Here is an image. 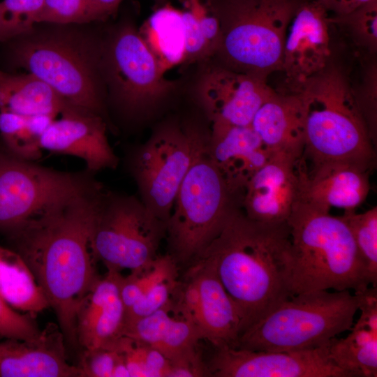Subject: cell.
Returning <instances> with one entry per match:
<instances>
[{
  "instance_id": "obj_1",
  "label": "cell",
  "mask_w": 377,
  "mask_h": 377,
  "mask_svg": "<svg viewBox=\"0 0 377 377\" xmlns=\"http://www.w3.org/2000/svg\"><path fill=\"white\" fill-rule=\"evenodd\" d=\"M103 186L95 180L53 203L5 237L29 267L54 310L68 353L80 349L78 306L100 277L90 248Z\"/></svg>"
},
{
  "instance_id": "obj_2",
  "label": "cell",
  "mask_w": 377,
  "mask_h": 377,
  "mask_svg": "<svg viewBox=\"0 0 377 377\" xmlns=\"http://www.w3.org/2000/svg\"><path fill=\"white\" fill-rule=\"evenodd\" d=\"M198 258L214 265L239 311L242 334L293 297L287 222H258L237 209Z\"/></svg>"
},
{
  "instance_id": "obj_3",
  "label": "cell",
  "mask_w": 377,
  "mask_h": 377,
  "mask_svg": "<svg viewBox=\"0 0 377 377\" xmlns=\"http://www.w3.org/2000/svg\"><path fill=\"white\" fill-rule=\"evenodd\" d=\"M290 232L291 291H362L369 287L351 232L341 216L298 200Z\"/></svg>"
},
{
  "instance_id": "obj_4",
  "label": "cell",
  "mask_w": 377,
  "mask_h": 377,
  "mask_svg": "<svg viewBox=\"0 0 377 377\" xmlns=\"http://www.w3.org/2000/svg\"><path fill=\"white\" fill-rule=\"evenodd\" d=\"M295 93L303 112V155L312 166L332 161L374 166V142L355 92L340 70L329 64Z\"/></svg>"
},
{
  "instance_id": "obj_5",
  "label": "cell",
  "mask_w": 377,
  "mask_h": 377,
  "mask_svg": "<svg viewBox=\"0 0 377 377\" xmlns=\"http://www.w3.org/2000/svg\"><path fill=\"white\" fill-rule=\"evenodd\" d=\"M359 305V294L348 290L295 295L246 330L236 348L289 351L320 346L351 329Z\"/></svg>"
},
{
  "instance_id": "obj_6",
  "label": "cell",
  "mask_w": 377,
  "mask_h": 377,
  "mask_svg": "<svg viewBox=\"0 0 377 377\" xmlns=\"http://www.w3.org/2000/svg\"><path fill=\"white\" fill-rule=\"evenodd\" d=\"M207 142L182 180L166 224L168 253L177 265L194 261L242 208V199L230 191L210 158Z\"/></svg>"
},
{
  "instance_id": "obj_7",
  "label": "cell",
  "mask_w": 377,
  "mask_h": 377,
  "mask_svg": "<svg viewBox=\"0 0 377 377\" xmlns=\"http://www.w3.org/2000/svg\"><path fill=\"white\" fill-rule=\"evenodd\" d=\"M221 22L216 52L236 71L266 80L282 68L288 23L299 0H209Z\"/></svg>"
},
{
  "instance_id": "obj_8",
  "label": "cell",
  "mask_w": 377,
  "mask_h": 377,
  "mask_svg": "<svg viewBox=\"0 0 377 377\" xmlns=\"http://www.w3.org/2000/svg\"><path fill=\"white\" fill-rule=\"evenodd\" d=\"M14 64L50 85L68 104L103 117L97 58L90 42L70 33H50L17 40Z\"/></svg>"
},
{
  "instance_id": "obj_9",
  "label": "cell",
  "mask_w": 377,
  "mask_h": 377,
  "mask_svg": "<svg viewBox=\"0 0 377 377\" xmlns=\"http://www.w3.org/2000/svg\"><path fill=\"white\" fill-rule=\"evenodd\" d=\"M166 223L135 196L103 189L90 236L96 262L108 269L140 271L158 256Z\"/></svg>"
},
{
  "instance_id": "obj_10",
  "label": "cell",
  "mask_w": 377,
  "mask_h": 377,
  "mask_svg": "<svg viewBox=\"0 0 377 377\" xmlns=\"http://www.w3.org/2000/svg\"><path fill=\"white\" fill-rule=\"evenodd\" d=\"M208 135L166 124L130 154L128 169L141 201L166 224L182 182Z\"/></svg>"
},
{
  "instance_id": "obj_11",
  "label": "cell",
  "mask_w": 377,
  "mask_h": 377,
  "mask_svg": "<svg viewBox=\"0 0 377 377\" xmlns=\"http://www.w3.org/2000/svg\"><path fill=\"white\" fill-rule=\"evenodd\" d=\"M94 173L61 171L0 147V234L13 233L64 197L91 184Z\"/></svg>"
},
{
  "instance_id": "obj_12",
  "label": "cell",
  "mask_w": 377,
  "mask_h": 377,
  "mask_svg": "<svg viewBox=\"0 0 377 377\" xmlns=\"http://www.w3.org/2000/svg\"><path fill=\"white\" fill-rule=\"evenodd\" d=\"M106 64L114 96L127 112L149 108L171 88L155 57L131 27H124L114 37Z\"/></svg>"
},
{
  "instance_id": "obj_13",
  "label": "cell",
  "mask_w": 377,
  "mask_h": 377,
  "mask_svg": "<svg viewBox=\"0 0 377 377\" xmlns=\"http://www.w3.org/2000/svg\"><path fill=\"white\" fill-rule=\"evenodd\" d=\"M330 341L316 348L289 351L214 348L207 363L209 376L350 377L332 360Z\"/></svg>"
},
{
  "instance_id": "obj_14",
  "label": "cell",
  "mask_w": 377,
  "mask_h": 377,
  "mask_svg": "<svg viewBox=\"0 0 377 377\" xmlns=\"http://www.w3.org/2000/svg\"><path fill=\"white\" fill-rule=\"evenodd\" d=\"M177 292L203 339L214 348H237L241 318L209 260L198 258L192 262Z\"/></svg>"
},
{
  "instance_id": "obj_15",
  "label": "cell",
  "mask_w": 377,
  "mask_h": 377,
  "mask_svg": "<svg viewBox=\"0 0 377 377\" xmlns=\"http://www.w3.org/2000/svg\"><path fill=\"white\" fill-rule=\"evenodd\" d=\"M328 13L317 0H299L288 23L281 71L292 84L293 93L329 64L331 21Z\"/></svg>"
},
{
  "instance_id": "obj_16",
  "label": "cell",
  "mask_w": 377,
  "mask_h": 377,
  "mask_svg": "<svg viewBox=\"0 0 377 377\" xmlns=\"http://www.w3.org/2000/svg\"><path fill=\"white\" fill-rule=\"evenodd\" d=\"M275 93L265 79L226 68L208 71L198 88L211 126H250L259 108Z\"/></svg>"
},
{
  "instance_id": "obj_17",
  "label": "cell",
  "mask_w": 377,
  "mask_h": 377,
  "mask_svg": "<svg viewBox=\"0 0 377 377\" xmlns=\"http://www.w3.org/2000/svg\"><path fill=\"white\" fill-rule=\"evenodd\" d=\"M59 116L41 135L42 151L78 158L92 173L116 168L119 160L108 142L103 117L71 105Z\"/></svg>"
},
{
  "instance_id": "obj_18",
  "label": "cell",
  "mask_w": 377,
  "mask_h": 377,
  "mask_svg": "<svg viewBox=\"0 0 377 377\" xmlns=\"http://www.w3.org/2000/svg\"><path fill=\"white\" fill-rule=\"evenodd\" d=\"M302 157L272 152L244 188L241 207L248 218L265 223L287 222L299 199L298 162Z\"/></svg>"
},
{
  "instance_id": "obj_19",
  "label": "cell",
  "mask_w": 377,
  "mask_h": 377,
  "mask_svg": "<svg viewBox=\"0 0 377 377\" xmlns=\"http://www.w3.org/2000/svg\"><path fill=\"white\" fill-rule=\"evenodd\" d=\"M373 165L351 161H332L313 165L308 172L298 162L299 199L330 211L355 210L367 198Z\"/></svg>"
},
{
  "instance_id": "obj_20",
  "label": "cell",
  "mask_w": 377,
  "mask_h": 377,
  "mask_svg": "<svg viewBox=\"0 0 377 377\" xmlns=\"http://www.w3.org/2000/svg\"><path fill=\"white\" fill-rule=\"evenodd\" d=\"M123 276L108 269L81 301L76 313L80 351L110 347L123 336L126 309L120 295Z\"/></svg>"
},
{
  "instance_id": "obj_21",
  "label": "cell",
  "mask_w": 377,
  "mask_h": 377,
  "mask_svg": "<svg viewBox=\"0 0 377 377\" xmlns=\"http://www.w3.org/2000/svg\"><path fill=\"white\" fill-rule=\"evenodd\" d=\"M0 341V377H80L69 363L63 334L49 324L33 340L4 339Z\"/></svg>"
},
{
  "instance_id": "obj_22",
  "label": "cell",
  "mask_w": 377,
  "mask_h": 377,
  "mask_svg": "<svg viewBox=\"0 0 377 377\" xmlns=\"http://www.w3.org/2000/svg\"><path fill=\"white\" fill-rule=\"evenodd\" d=\"M207 151L230 191L242 199L244 188L272 152L251 126H211Z\"/></svg>"
},
{
  "instance_id": "obj_23",
  "label": "cell",
  "mask_w": 377,
  "mask_h": 377,
  "mask_svg": "<svg viewBox=\"0 0 377 377\" xmlns=\"http://www.w3.org/2000/svg\"><path fill=\"white\" fill-rule=\"evenodd\" d=\"M177 288L170 300L154 313L126 322L123 332L124 336L149 345L169 360L197 348L203 339L182 302Z\"/></svg>"
},
{
  "instance_id": "obj_24",
  "label": "cell",
  "mask_w": 377,
  "mask_h": 377,
  "mask_svg": "<svg viewBox=\"0 0 377 377\" xmlns=\"http://www.w3.org/2000/svg\"><path fill=\"white\" fill-rule=\"evenodd\" d=\"M361 311L345 338L329 342L333 362L350 377L377 376V287L356 292Z\"/></svg>"
},
{
  "instance_id": "obj_25",
  "label": "cell",
  "mask_w": 377,
  "mask_h": 377,
  "mask_svg": "<svg viewBox=\"0 0 377 377\" xmlns=\"http://www.w3.org/2000/svg\"><path fill=\"white\" fill-rule=\"evenodd\" d=\"M251 126L272 152L303 156V112L297 93L276 92L259 108Z\"/></svg>"
},
{
  "instance_id": "obj_26",
  "label": "cell",
  "mask_w": 377,
  "mask_h": 377,
  "mask_svg": "<svg viewBox=\"0 0 377 377\" xmlns=\"http://www.w3.org/2000/svg\"><path fill=\"white\" fill-rule=\"evenodd\" d=\"M68 105L50 85L34 75L0 71V111L56 118Z\"/></svg>"
},
{
  "instance_id": "obj_27",
  "label": "cell",
  "mask_w": 377,
  "mask_h": 377,
  "mask_svg": "<svg viewBox=\"0 0 377 377\" xmlns=\"http://www.w3.org/2000/svg\"><path fill=\"white\" fill-rule=\"evenodd\" d=\"M0 297L13 309L36 315L50 308L29 267L16 251L0 245Z\"/></svg>"
},
{
  "instance_id": "obj_28",
  "label": "cell",
  "mask_w": 377,
  "mask_h": 377,
  "mask_svg": "<svg viewBox=\"0 0 377 377\" xmlns=\"http://www.w3.org/2000/svg\"><path fill=\"white\" fill-rule=\"evenodd\" d=\"M138 33L163 73L185 61L186 43L179 9L170 5L161 6Z\"/></svg>"
},
{
  "instance_id": "obj_29",
  "label": "cell",
  "mask_w": 377,
  "mask_h": 377,
  "mask_svg": "<svg viewBox=\"0 0 377 377\" xmlns=\"http://www.w3.org/2000/svg\"><path fill=\"white\" fill-rule=\"evenodd\" d=\"M179 9L186 43L185 61L202 59L217 51L221 36L219 17L209 0H182Z\"/></svg>"
},
{
  "instance_id": "obj_30",
  "label": "cell",
  "mask_w": 377,
  "mask_h": 377,
  "mask_svg": "<svg viewBox=\"0 0 377 377\" xmlns=\"http://www.w3.org/2000/svg\"><path fill=\"white\" fill-rule=\"evenodd\" d=\"M54 118L50 116H16L1 128L2 147L20 158L34 161L40 157V138Z\"/></svg>"
},
{
  "instance_id": "obj_31",
  "label": "cell",
  "mask_w": 377,
  "mask_h": 377,
  "mask_svg": "<svg viewBox=\"0 0 377 377\" xmlns=\"http://www.w3.org/2000/svg\"><path fill=\"white\" fill-rule=\"evenodd\" d=\"M348 225L369 285L377 287V207L364 213L345 211Z\"/></svg>"
},
{
  "instance_id": "obj_32",
  "label": "cell",
  "mask_w": 377,
  "mask_h": 377,
  "mask_svg": "<svg viewBox=\"0 0 377 377\" xmlns=\"http://www.w3.org/2000/svg\"><path fill=\"white\" fill-rule=\"evenodd\" d=\"M177 263L170 253L158 256L147 267L129 275L123 276L120 295L126 311L149 289L158 283L172 276H177Z\"/></svg>"
},
{
  "instance_id": "obj_33",
  "label": "cell",
  "mask_w": 377,
  "mask_h": 377,
  "mask_svg": "<svg viewBox=\"0 0 377 377\" xmlns=\"http://www.w3.org/2000/svg\"><path fill=\"white\" fill-rule=\"evenodd\" d=\"M44 0H2L0 1V40L25 35L37 23Z\"/></svg>"
},
{
  "instance_id": "obj_34",
  "label": "cell",
  "mask_w": 377,
  "mask_h": 377,
  "mask_svg": "<svg viewBox=\"0 0 377 377\" xmlns=\"http://www.w3.org/2000/svg\"><path fill=\"white\" fill-rule=\"evenodd\" d=\"M332 22L346 25L356 40L371 52L377 47V0H371L343 16H334Z\"/></svg>"
},
{
  "instance_id": "obj_35",
  "label": "cell",
  "mask_w": 377,
  "mask_h": 377,
  "mask_svg": "<svg viewBox=\"0 0 377 377\" xmlns=\"http://www.w3.org/2000/svg\"><path fill=\"white\" fill-rule=\"evenodd\" d=\"M94 21L89 0H44L37 23L82 24Z\"/></svg>"
},
{
  "instance_id": "obj_36",
  "label": "cell",
  "mask_w": 377,
  "mask_h": 377,
  "mask_svg": "<svg viewBox=\"0 0 377 377\" xmlns=\"http://www.w3.org/2000/svg\"><path fill=\"white\" fill-rule=\"evenodd\" d=\"M124 360L123 354L115 348L103 347L82 350L77 366L80 377H113Z\"/></svg>"
},
{
  "instance_id": "obj_37",
  "label": "cell",
  "mask_w": 377,
  "mask_h": 377,
  "mask_svg": "<svg viewBox=\"0 0 377 377\" xmlns=\"http://www.w3.org/2000/svg\"><path fill=\"white\" fill-rule=\"evenodd\" d=\"M42 332L31 315L18 313L0 297V337L33 340Z\"/></svg>"
},
{
  "instance_id": "obj_38",
  "label": "cell",
  "mask_w": 377,
  "mask_h": 377,
  "mask_svg": "<svg viewBox=\"0 0 377 377\" xmlns=\"http://www.w3.org/2000/svg\"><path fill=\"white\" fill-rule=\"evenodd\" d=\"M179 282L177 276L156 284L126 311L125 323L148 316L163 306L172 296Z\"/></svg>"
},
{
  "instance_id": "obj_39",
  "label": "cell",
  "mask_w": 377,
  "mask_h": 377,
  "mask_svg": "<svg viewBox=\"0 0 377 377\" xmlns=\"http://www.w3.org/2000/svg\"><path fill=\"white\" fill-rule=\"evenodd\" d=\"M169 361L168 377L209 376L207 364L202 361L198 348Z\"/></svg>"
},
{
  "instance_id": "obj_40",
  "label": "cell",
  "mask_w": 377,
  "mask_h": 377,
  "mask_svg": "<svg viewBox=\"0 0 377 377\" xmlns=\"http://www.w3.org/2000/svg\"><path fill=\"white\" fill-rule=\"evenodd\" d=\"M325 9L335 14V16H343L353 12L357 8L371 0H317Z\"/></svg>"
},
{
  "instance_id": "obj_41",
  "label": "cell",
  "mask_w": 377,
  "mask_h": 377,
  "mask_svg": "<svg viewBox=\"0 0 377 377\" xmlns=\"http://www.w3.org/2000/svg\"><path fill=\"white\" fill-rule=\"evenodd\" d=\"M122 0H89L94 20H103L114 14Z\"/></svg>"
},
{
  "instance_id": "obj_42",
  "label": "cell",
  "mask_w": 377,
  "mask_h": 377,
  "mask_svg": "<svg viewBox=\"0 0 377 377\" xmlns=\"http://www.w3.org/2000/svg\"><path fill=\"white\" fill-rule=\"evenodd\" d=\"M157 3H158L159 4H161V6L162 5V3L165 1V0H155Z\"/></svg>"
}]
</instances>
